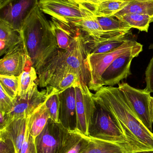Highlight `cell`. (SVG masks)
Instances as JSON below:
<instances>
[{"label":"cell","instance_id":"obj_24","mask_svg":"<svg viewBox=\"0 0 153 153\" xmlns=\"http://www.w3.org/2000/svg\"><path fill=\"white\" fill-rule=\"evenodd\" d=\"M37 77L35 68L30 64H28L24 71L19 76V91L17 96L24 97L37 82Z\"/></svg>","mask_w":153,"mask_h":153},{"label":"cell","instance_id":"obj_7","mask_svg":"<svg viewBox=\"0 0 153 153\" xmlns=\"http://www.w3.org/2000/svg\"><path fill=\"white\" fill-rule=\"evenodd\" d=\"M40 0H4L0 2V21L20 33Z\"/></svg>","mask_w":153,"mask_h":153},{"label":"cell","instance_id":"obj_22","mask_svg":"<svg viewBox=\"0 0 153 153\" xmlns=\"http://www.w3.org/2000/svg\"><path fill=\"white\" fill-rule=\"evenodd\" d=\"M130 1V0H107L97 5H91L96 17H110L124 9Z\"/></svg>","mask_w":153,"mask_h":153},{"label":"cell","instance_id":"obj_15","mask_svg":"<svg viewBox=\"0 0 153 153\" xmlns=\"http://www.w3.org/2000/svg\"><path fill=\"white\" fill-rule=\"evenodd\" d=\"M128 35L94 38L82 32L83 44L86 56L88 55L105 53L114 51L130 39Z\"/></svg>","mask_w":153,"mask_h":153},{"label":"cell","instance_id":"obj_11","mask_svg":"<svg viewBox=\"0 0 153 153\" xmlns=\"http://www.w3.org/2000/svg\"><path fill=\"white\" fill-rule=\"evenodd\" d=\"M67 129L49 118L35 139L37 153H58Z\"/></svg>","mask_w":153,"mask_h":153},{"label":"cell","instance_id":"obj_32","mask_svg":"<svg viewBox=\"0 0 153 153\" xmlns=\"http://www.w3.org/2000/svg\"><path fill=\"white\" fill-rule=\"evenodd\" d=\"M0 153H16L12 141L2 132H0Z\"/></svg>","mask_w":153,"mask_h":153},{"label":"cell","instance_id":"obj_37","mask_svg":"<svg viewBox=\"0 0 153 153\" xmlns=\"http://www.w3.org/2000/svg\"><path fill=\"white\" fill-rule=\"evenodd\" d=\"M4 1V0H0V2L2 1Z\"/></svg>","mask_w":153,"mask_h":153},{"label":"cell","instance_id":"obj_8","mask_svg":"<svg viewBox=\"0 0 153 153\" xmlns=\"http://www.w3.org/2000/svg\"><path fill=\"white\" fill-rule=\"evenodd\" d=\"M118 88L133 112L146 128L153 132V122L150 111L151 93L145 89L134 88L127 83L119 84Z\"/></svg>","mask_w":153,"mask_h":153},{"label":"cell","instance_id":"obj_13","mask_svg":"<svg viewBox=\"0 0 153 153\" xmlns=\"http://www.w3.org/2000/svg\"><path fill=\"white\" fill-rule=\"evenodd\" d=\"M30 63L22 40L20 44L8 51L1 59L0 75L19 76Z\"/></svg>","mask_w":153,"mask_h":153},{"label":"cell","instance_id":"obj_16","mask_svg":"<svg viewBox=\"0 0 153 153\" xmlns=\"http://www.w3.org/2000/svg\"><path fill=\"white\" fill-rule=\"evenodd\" d=\"M60 49L68 50L80 32L77 28L71 24L64 23L52 18L49 21Z\"/></svg>","mask_w":153,"mask_h":153},{"label":"cell","instance_id":"obj_19","mask_svg":"<svg viewBox=\"0 0 153 153\" xmlns=\"http://www.w3.org/2000/svg\"><path fill=\"white\" fill-rule=\"evenodd\" d=\"M89 143V136L79 130H67L58 153H81Z\"/></svg>","mask_w":153,"mask_h":153},{"label":"cell","instance_id":"obj_35","mask_svg":"<svg viewBox=\"0 0 153 153\" xmlns=\"http://www.w3.org/2000/svg\"><path fill=\"white\" fill-rule=\"evenodd\" d=\"M150 111L151 117L153 122V97L151 96L150 98Z\"/></svg>","mask_w":153,"mask_h":153},{"label":"cell","instance_id":"obj_14","mask_svg":"<svg viewBox=\"0 0 153 153\" xmlns=\"http://www.w3.org/2000/svg\"><path fill=\"white\" fill-rule=\"evenodd\" d=\"M59 123L67 130H76L77 115L76 94L75 86L70 87L59 94Z\"/></svg>","mask_w":153,"mask_h":153},{"label":"cell","instance_id":"obj_23","mask_svg":"<svg viewBox=\"0 0 153 153\" xmlns=\"http://www.w3.org/2000/svg\"><path fill=\"white\" fill-rule=\"evenodd\" d=\"M81 153H126L119 146L89 136V143Z\"/></svg>","mask_w":153,"mask_h":153},{"label":"cell","instance_id":"obj_26","mask_svg":"<svg viewBox=\"0 0 153 153\" xmlns=\"http://www.w3.org/2000/svg\"><path fill=\"white\" fill-rule=\"evenodd\" d=\"M117 18L125 22L131 27L141 31H148L150 23L153 22V16L147 14L128 13Z\"/></svg>","mask_w":153,"mask_h":153},{"label":"cell","instance_id":"obj_20","mask_svg":"<svg viewBox=\"0 0 153 153\" xmlns=\"http://www.w3.org/2000/svg\"><path fill=\"white\" fill-rule=\"evenodd\" d=\"M27 118V126L29 129L30 134L36 139L50 118L45 102Z\"/></svg>","mask_w":153,"mask_h":153},{"label":"cell","instance_id":"obj_3","mask_svg":"<svg viewBox=\"0 0 153 153\" xmlns=\"http://www.w3.org/2000/svg\"><path fill=\"white\" fill-rule=\"evenodd\" d=\"M86 56L82 32L80 30L69 49L58 48L40 70L37 73L38 84L40 87H44L47 81L54 74L70 68L75 70L79 74L82 82L88 86L90 74L86 62Z\"/></svg>","mask_w":153,"mask_h":153},{"label":"cell","instance_id":"obj_28","mask_svg":"<svg viewBox=\"0 0 153 153\" xmlns=\"http://www.w3.org/2000/svg\"><path fill=\"white\" fill-rule=\"evenodd\" d=\"M48 95L45 102L50 118L56 123H59V111L60 108L59 94L57 90L51 86H47Z\"/></svg>","mask_w":153,"mask_h":153},{"label":"cell","instance_id":"obj_4","mask_svg":"<svg viewBox=\"0 0 153 153\" xmlns=\"http://www.w3.org/2000/svg\"><path fill=\"white\" fill-rule=\"evenodd\" d=\"M94 99L96 108L89 130V136L116 144L126 153H134L113 113L102 102L94 97Z\"/></svg>","mask_w":153,"mask_h":153},{"label":"cell","instance_id":"obj_36","mask_svg":"<svg viewBox=\"0 0 153 153\" xmlns=\"http://www.w3.org/2000/svg\"><path fill=\"white\" fill-rule=\"evenodd\" d=\"M132 153H153V150H150V151H141V152H136Z\"/></svg>","mask_w":153,"mask_h":153},{"label":"cell","instance_id":"obj_31","mask_svg":"<svg viewBox=\"0 0 153 153\" xmlns=\"http://www.w3.org/2000/svg\"><path fill=\"white\" fill-rule=\"evenodd\" d=\"M19 153H37L35 138L30 134L27 125L24 141Z\"/></svg>","mask_w":153,"mask_h":153},{"label":"cell","instance_id":"obj_21","mask_svg":"<svg viewBox=\"0 0 153 153\" xmlns=\"http://www.w3.org/2000/svg\"><path fill=\"white\" fill-rule=\"evenodd\" d=\"M22 42L20 34L0 21V55H4Z\"/></svg>","mask_w":153,"mask_h":153},{"label":"cell","instance_id":"obj_29","mask_svg":"<svg viewBox=\"0 0 153 153\" xmlns=\"http://www.w3.org/2000/svg\"><path fill=\"white\" fill-rule=\"evenodd\" d=\"M0 85L5 92L14 100L19 91V76L0 75Z\"/></svg>","mask_w":153,"mask_h":153},{"label":"cell","instance_id":"obj_27","mask_svg":"<svg viewBox=\"0 0 153 153\" xmlns=\"http://www.w3.org/2000/svg\"><path fill=\"white\" fill-rule=\"evenodd\" d=\"M103 30L106 32H129L132 27L127 23L115 16L96 17Z\"/></svg>","mask_w":153,"mask_h":153},{"label":"cell","instance_id":"obj_10","mask_svg":"<svg viewBox=\"0 0 153 153\" xmlns=\"http://www.w3.org/2000/svg\"><path fill=\"white\" fill-rule=\"evenodd\" d=\"M143 50V45L138 43L131 50L116 58L103 73L102 76V87L119 85L122 80L131 75L132 61Z\"/></svg>","mask_w":153,"mask_h":153},{"label":"cell","instance_id":"obj_5","mask_svg":"<svg viewBox=\"0 0 153 153\" xmlns=\"http://www.w3.org/2000/svg\"><path fill=\"white\" fill-rule=\"evenodd\" d=\"M138 42L129 39L114 51L105 53L88 55L86 62L90 74L89 89L97 91L102 87V76L106 69L118 57L135 46Z\"/></svg>","mask_w":153,"mask_h":153},{"label":"cell","instance_id":"obj_33","mask_svg":"<svg viewBox=\"0 0 153 153\" xmlns=\"http://www.w3.org/2000/svg\"><path fill=\"white\" fill-rule=\"evenodd\" d=\"M145 75L146 82L145 89L152 93H153V56L146 68Z\"/></svg>","mask_w":153,"mask_h":153},{"label":"cell","instance_id":"obj_30","mask_svg":"<svg viewBox=\"0 0 153 153\" xmlns=\"http://www.w3.org/2000/svg\"><path fill=\"white\" fill-rule=\"evenodd\" d=\"M0 91V112L4 114L10 113L14 107L13 100L5 92L2 87Z\"/></svg>","mask_w":153,"mask_h":153},{"label":"cell","instance_id":"obj_34","mask_svg":"<svg viewBox=\"0 0 153 153\" xmlns=\"http://www.w3.org/2000/svg\"><path fill=\"white\" fill-rule=\"evenodd\" d=\"M78 4H84L90 5H97L107 0H71Z\"/></svg>","mask_w":153,"mask_h":153},{"label":"cell","instance_id":"obj_9","mask_svg":"<svg viewBox=\"0 0 153 153\" xmlns=\"http://www.w3.org/2000/svg\"><path fill=\"white\" fill-rule=\"evenodd\" d=\"M77 115L76 129L89 136V130L96 108L93 94L88 85L80 82L75 86Z\"/></svg>","mask_w":153,"mask_h":153},{"label":"cell","instance_id":"obj_25","mask_svg":"<svg viewBox=\"0 0 153 153\" xmlns=\"http://www.w3.org/2000/svg\"><path fill=\"white\" fill-rule=\"evenodd\" d=\"M128 13L147 14L153 17V0H130L127 5L114 16Z\"/></svg>","mask_w":153,"mask_h":153},{"label":"cell","instance_id":"obj_17","mask_svg":"<svg viewBox=\"0 0 153 153\" xmlns=\"http://www.w3.org/2000/svg\"><path fill=\"white\" fill-rule=\"evenodd\" d=\"M82 82L78 74L73 69L66 68L54 74L45 84L44 87L51 86L55 88L58 93Z\"/></svg>","mask_w":153,"mask_h":153},{"label":"cell","instance_id":"obj_18","mask_svg":"<svg viewBox=\"0 0 153 153\" xmlns=\"http://www.w3.org/2000/svg\"><path fill=\"white\" fill-rule=\"evenodd\" d=\"M27 118H10L6 126L0 130L12 141L16 153H19L24 141L27 127Z\"/></svg>","mask_w":153,"mask_h":153},{"label":"cell","instance_id":"obj_12","mask_svg":"<svg viewBox=\"0 0 153 153\" xmlns=\"http://www.w3.org/2000/svg\"><path fill=\"white\" fill-rule=\"evenodd\" d=\"M38 82L24 97L17 96L14 99V107L10 113L7 114L9 118L28 117L40 105L44 103L48 95L47 88L39 91Z\"/></svg>","mask_w":153,"mask_h":153},{"label":"cell","instance_id":"obj_1","mask_svg":"<svg viewBox=\"0 0 153 153\" xmlns=\"http://www.w3.org/2000/svg\"><path fill=\"white\" fill-rule=\"evenodd\" d=\"M94 97L113 113L134 152L153 151V133L137 117L118 87L103 86Z\"/></svg>","mask_w":153,"mask_h":153},{"label":"cell","instance_id":"obj_6","mask_svg":"<svg viewBox=\"0 0 153 153\" xmlns=\"http://www.w3.org/2000/svg\"><path fill=\"white\" fill-rule=\"evenodd\" d=\"M39 7L42 12L67 24L78 21L87 15L88 5L71 0H40Z\"/></svg>","mask_w":153,"mask_h":153},{"label":"cell","instance_id":"obj_2","mask_svg":"<svg viewBox=\"0 0 153 153\" xmlns=\"http://www.w3.org/2000/svg\"><path fill=\"white\" fill-rule=\"evenodd\" d=\"M20 34L29 62L37 73L59 48L50 22L38 6L26 20Z\"/></svg>","mask_w":153,"mask_h":153}]
</instances>
